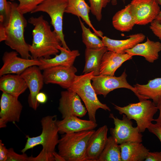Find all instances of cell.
Wrapping results in <instances>:
<instances>
[{
    "label": "cell",
    "mask_w": 161,
    "mask_h": 161,
    "mask_svg": "<svg viewBox=\"0 0 161 161\" xmlns=\"http://www.w3.org/2000/svg\"><path fill=\"white\" fill-rule=\"evenodd\" d=\"M77 69L70 66H57L47 68L42 73L44 83L56 84L67 89L72 85L75 79Z\"/></svg>",
    "instance_id": "cell-11"
},
{
    "label": "cell",
    "mask_w": 161,
    "mask_h": 161,
    "mask_svg": "<svg viewBox=\"0 0 161 161\" xmlns=\"http://www.w3.org/2000/svg\"><path fill=\"white\" fill-rule=\"evenodd\" d=\"M134 86L140 95L147 99H152L155 104L161 96V78L149 80L145 85L136 83Z\"/></svg>",
    "instance_id": "cell-27"
},
{
    "label": "cell",
    "mask_w": 161,
    "mask_h": 161,
    "mask_svg": "<svg viewBox=\"0 0 161 161\" xmlns=\"http://www.w3.org/2000/svg\"><path fill=\"white\" fill-rule=\"evenodd\" d=\"M132 56L125 53H120L107 51L103 55L100 68L99 75L114 76L116 70Z\"/></svg>",
    "instance_id": "cell-18"
},
{
    "label": "cell",
    "mask_w": 161,
    "mask_h": 161,
    "mask_svg": "<svg viewBox=\"0 0 161 161\" xmlns=\"http://www.w3.org/2000/svg\"><path fill=\"white\" fill-rule=\"evenodd\" d=\"M57 124L58 132L61 134L93 130L97 126L95 122L82 120L74 116L66 117L61 120H57Z\"/></svg>",
    "instance_id": "cell-19"
},
{
    "label": "cell",
    "mask_w": 161,
    "mask_h": 161,
    "mask_svg": "<svg viewBox=\"0 0 161 161\" xmlns=\"http://www.w3.org/2000/svg\"><path fill=\"white\" fill-rule=\"evenodd\" d=\"M156 105L157 106L158 109L159 110L160 114L158 118L155 119V121L157 123L161 125V96L157 100Z\"/></svg>",
    "instance_id": "cell-40"
},
{
    "label": "cell",
    "mask_w": 161,
    "mask_h": 161,
    "mask_svg": "<svg viewBox=\"0 0 161 161\" xmlns=\"http://www.w3.org/2000/svg\"><path fill=\"white\" fill-rule=\"evenodd\" d=\"M41 70L38 66H33L27 68L20 74L30 91L28 98L29 106L34 110L37 109L39 104L36 96L44 83Z\"/></svg>",
    "instance_id": "cell-15"
},
{
    "label": "cell",
    "mask_w": 161,
    "mask_h": 161,
    "mask_svg": "<svg viewBox=\"0 0 161 161\" xmlns=\"http://www.w3.org/2000/svg\"><path fill=\"white\" fill-rule=\"evenodd\" d=\"M108 131L106 125L95 131L88 142L85 155V161H97L106 144Z\"/></svg>",
    "instance_id": "cell-16"
},
{
    "label": "cell",
    "mask_w": 161,
    "mask_h": 161,
    "mask_svg": "<svg viewBox=\"0 0 161 161\" xmlns=\"http://www.w3.org/2000/svg\"><path fill=\"white\" fill-rule=\"evenodd\" d=\"M59 45L58 49L60 52L59 55H56L52 58H41L38 59L41 64L38 66L41 70H44L50 67L63 66H73L76 58L80 55L78 50H71Z\"/></svg>",
    "instance_id": "cell-17"
},
{
    "label": "cell",
    "mask_w": 161,
    "mask_h": 161,
    "mask_svg": "<svg viewBox=\"0 0 161 161\" xmlns=\"http://www.w3.org/2000/svg\"><path fill=\"white\" fill-rule=\"evenodd\" d=\"M161 51V43L151 40L147 37L144 43H139L133 48L126 50L125 53L132 56L140 55L144 57L150 63L158 59L159 52Z\"/></svg>",
    "instance_id": "cell-21"
},
{
    "label": "cell",
    "mask_w": 161,
    "mask_h": 161,
    "mask_svg": "<svg viewBox=\"0 0 161 161\" xmlns=\"http://www.w3.org/2000/svg\"><path fill=\"white\" fill-rule=\"evenodd\" d=\"M107 51L105 46L96 49L86 48L85 52V65L83 73L86 74L93 72L94 76L99 75L102 57Z\"/></svg>",
    "instance_id": "cell-26"
},
{
    "label": "cell",
    "mask_w": 161,
    "mask_h": 161,
    "mask_svg": "<svg viewBox=\"0 0 161 161\" xmlns=\"http://www.w3.org/2000/svg\"><path fill=\"white\" fill-rule=\"evenodd\" d=\"M129 38L124 40L113 39L106 36L101 37L104 46L108 51L120 53H125V51L131 49L137 44L143 42L145 36L140 33L129 35Z\"/></svg>",
    "instance_id": "cell-20"
},
{
    "label": "cell",
    "mask_w": 161,
    "mask_h": 161,
    "mask_svg": "<svg viewBox=\"0 0 161 161\" xmlns=\"http://www.w3.org/2000/svg\"><path fill=\"white\" fill-rule=\"evenodd\" d=\"M54 161H65V160L58 153L55 151L52 153Z\"/></svg>",
    "instance_id": "cell-41"
},
{
    "label": "cell",
    "mask_w": 161,
    "mask_h": 161,
    "mask_svg": "<svg viewBox=\"0 0 161 161\" xmlns=\"http://www.w3.org/2000/svg\"><path fill=\"white\" fill-rule=\"evenodd\" d=\"M10 16L4 27L5 44L25 59L31 58L30 44L26 42L24 33L27 26V20L17 9L18 4L8 1Z\"/></svg>",
    "instance_id": "cell-2"
},
{
    "label": "cell",
    "mask_w": 161,
    "mask_h": 161,
    "mask_svg": "<svg viewBox=\"0 0 161 161\" xmlns=\"http://www.w3.org/2000/svg\"><path fill=\"white\" fill-rule=\"evenodd\" d=\"M118 0H112L111 3L112 5H115L117 4V1ZM126 0H122L123 2H125Z\"/></svg>",
    "instance_id": "cell-43"
},
{
    "label": "cell",
    "mask_w": 161,
    "mask_h": 161,
    "mask_svg": "<svg viewBox=\"0 0 161 161\" xmlns=\"http://www.w3.org/2000/svg\"><path fill=\"white\" fill-rule=\"evenodd\" d=\"M28 158L25 153L19 154L16 153L13 148L8 149L6 161H28Z\"/></svg>",
    "instance_id": "cell-34"
},
{
    "label": "cell",
    "mask_w": 161,
    "mask_h": 161,
    "mask_svg": "<svg viewBox=\"0 0 161 161\" xmlns=\"http://www.w3.org/2000/svg\"><path fill=\"white\" fill-rule=\"evenodd\" d=\"M113 104L120 114H124L129 120H135L140 132H144L152 122L155 121L153 117L158 110L155 104L148 99L136 103H130L123 107Z\"/></svg>",
    "instance_id": "cell-6"
},
{
    "label": "cell",
    "mask_w": 161,
    "mask_h": 161,
    "mask_svg": "<svg viewBox=\"0 0 161 161\" xmlns=\"http://www.w3.org/2000/svg\"><path fill=\"white\" fill-rule=\"evenodd\" d=\"M16 97L2 92L0 100V128L6 126L8 122H18L23 106Z\"/></svg>",
    "instance_id": "cell-14"
},
{
    "label": "cell",
    "mask_w": 161,
    "mask_h": 161,
    "mask_svg": "<svg viewBox=\"0 0 161 161\" xmlns=\"http://www.w3.org/2000/svg\"><path fill=\"white\" fill-rule=\"evenodd\" d=\"M119 145L122 161H144L149 152L141 143L128 142Z\"/></svg>",
    "instance_id": "cell-24"
},
{
    "label": "cell",
    "mask_w": 161,
    "mask_h": 161,
    "mask_svg": "<svg viewBox=\"0 0 161 161\" xmlns=\"http://www.w3.org/2000/svg\"><path fill=\"white\" fill-rule=\"evenodd\" d=\"M147 129L149 132L156 136L161 143V125L157 123L156 124L152 123Z\"/></svg>",
    "instance_id": "cell-36"
},
{
    "label": "cell",
    "mask_w": 161,
    "mask_h": 161,
    "mask_svg": "<svg viewBox=\"0 0 161 161\" xmlns=\"http://www.w3.org/2000/svg\"><path fill=\"white\" fill-rule=\"evenodd\" d=\"M123 116L122 120H120L113 114H110L109 117L113 119L115 126L110 129L111 136L119 145L128 142L141 143L143 135L138 127H133L131 120L126 115L123 114Z\"/></svg>",
    "instance_id": "cell-9"
},
{
    "label": "cell",
    "mask_w": 161,
    "mask_h": 161,
    "mask_svg": "<svg viewBox=\"0 0 161 161\" xmlns=\"http://www.w3.org/2000/svg\"><path fill=\"white\" fill-rule=\"evenodd\" d=\"M36 99L39 103L44 104L47 102V97L44 93L39 92L36 96Z\"/></svg>",
    "instance_id": "cell-39"
},
{
    "label": "cell",
    "mask_w": 161,
    "mask_h": 161,
    "mask_svg": "<svg viewBox=\"0 0 161 161\" xmlns=\"http://www.w3.org/2000/svg\"><path fill=\"white\" fill-rule=\"evenodd\" d=\"M8 153L7 149L4 144L0 140V161H6Z\"/></svg>",
    "instance_id": "cell-38"
},
{
    "label": "cell",
    "mask_w": 161,
    "mask_h": 161,
    "mask_svg": "<svg viewBox=\"0 0 161 161\" xmlns=\"http://www.w3.org/2000/svg\"><path fill=\"white\" fill-rule=\"evenodd\" d=\"M13 1L14 0H10ZM19 2L17 9L23 15L31 13L45 0H17Z\"/></svg>",
    "instance_id": "cell-30"
},
{
    "label": "cell",
    "mask_w": 161,
    "mask_h": 161,
    "mask_svg": "<svg viewBox=\"0 0 161 161\" xmlns=\"http://www.w3.org/2000/svg\"><path fill=\"white\" fill-rule=\"evenodd\" d=\"M57 120L56 115L43 117L41 121L42 128L41 134L32 137L27 135L26 143L21 152L25 153L28 150L38 145H42V149L49 152L52 153L55 151L59 140Z\"/></svg>",
    "instance_id": "cell-5"
},
{
    "label": "cell",
    "mask_w": 161,
    "mask_h": 161,
    "mask_svg": "<svg viewBox=\"0 0 161 161\" xmlns=\"http://www.w3.org/2000/svg\"><path fill=\"white\" fill-rule=\"evenodd\" d=\"M129 4L137 25L150 24L156 20L161 11L156 0H132Z\"/></svg>",
    "instance_id": "cell-10"
},
{
    "label": "cell",
    "mask_w": 161,
    "mask_h": 161,
    "mask_svg": "<svg viewBox=\"0 0 161 161\" xmlns=\"http://www.w3.org/2000/svg\"><path fill=\"white\" fill-rule=\"evenodd\" d=\"M67 0H45L31 13L42 12L47 13L51 19V24L57 35L62 47L70 49L65 40L63 32V18L67 6Z\"/></svg>",
    "instance_id": "cell-7"
},
{
    "label": "cell",
    "mask_w": 161,
    "mask_h": 161,
    "mask_svg": "<svg viewBox=\"0 0 161 161\" xmlns=\"http://www.w3.org/2000/svg\"><path fill=\"white\" fill-rule=\"evenodd\" d=\"M28 22L34 26L32 43L30 45L31 58H49L51 55H57L60 51L58 47L61 45V41L55 32L51 30V26L43 16L31 17Z\"/></svg>",
    "instance_id": "cell-1"
},
{
    "label": "cell",
    "mask_w": 161,
    "mask_h": 161,
    "mask_svg": "<svg viewBox=\"0 0 161 161\" xmlns=\"http://www.w3.org/2000/svg\"><path fill=\"white\" fill-rule=\"evenodd\" d=\"M94 130L64 134L58 144V153L65 161H85L89 140Z\"/></svg>",
    "instance_id": "cell-3"
},
{
    "label": "cell",
    "mask_w": 161,
    "mask_h": 161,
    "mask_svg": "<svg viewBox=\"0 0 161 161\" xmlns=\"http://www.w3.org/2000/svg\"><path fill=\"white\" fill-rule=\"evenodd\" d=\"M144 161H161V151L149 152Z\"/></svg>",
    "instance_id": "cell-37"
},
{
    "label": "cell",
    "mask_w": 161,
    "mask_h": 161,
    "mask_svg": "<svg viewBox=\"0 0 161 161\" xmlns=\"http://www.w3.org/2000/svg\"><path fill=\"white\" fill-rule=\"evenodd\" d=\"M61 96L58 109L62 118L72 116L82 117L86 115V109L76 93L68 89L61 92Z\"/></svg>",
    "instance_id": "cell-13"
},
{
    "label": "cell",
    "mask_w": 161,
    "mask_h": 161,
    "mask_svg": "<svg viewBox=\"0 0 161 161\" xmlns=\"http://www.w3.org/2000/svg\"><path fill=\"white\" fill-rule=\"evenodd\" d=\"M157 2L159 4L161 5V0H156ZM156 20L159 23L161 24V10Z\"/></svg>",
    "instance_id": "cell-42"
},
{
    "label": "cell",
    "mask_w": 161,
    "mask_h": 161,
    "mask_svg": "<svg viewBox=\"0 0 161 161\" xmlns=\"http://www.w3.org/2000/svg\"><path fill=\"white\" fill-rule=\"evenodd\" d=\"M90 4L92 13L98 21L102 18V9L105 7L111 0H88Z\"/></svg>",
    "instance_id": "cell-31"
},
{
    "label": "cell",
    "mask_w": 161,
    "mask_h": 161,
    "mask_svg": "<svg viewBox=\"0 0 161 161\" xmlns=\"http://www.w3.org/2000/svg\"><path fill=\"white\" fill-rule=\"evenodd\" d=\"M16 51L5 52L3 56V65L0 69V76L7 74H21L27 68L33 66H39L38 59H25L18 56Z\"/></svg>",
    "instance_id": "cell-12"
},
{
    "label": "cell",
    "mask_w": 161,
    "mask_h": 161,
    "mask_svg": "<svg viewBox=\"0 0 161 161\" xmlns=\"http://www.w3.org/2000/svg\"><path fill=\"white\" fill-rule=\"evenodd\" d=\"M97 161H122L120 147L112 136L108 138Z\"/></svg>",
    "instance_id": "cell-28"
},
{
    "label": "cell",
    "mask_w": 161,
    "mask_h": 161,
    "mask_svg": "<svg viewBox=\"0 0 161 161\" xmlns=\"http://www.w3.org/2000/svg\"><path fill=\"white\" fill-rule=\"evenodd\" d=\"M82 30V39L83 43L86 48L91 49H96L104 46L102 40L95 33H93L89 28L86 27L79 18Z\"/></svg>",
    "instance_id": "cell-29"
},
{
    "label": "cell",
    "mask_w": 161,
    "mask_h": 161,
    "mask_svg": "<svg viewBox=\"0 0 161 161\" xmlns=\"http://www.w3.org/2000/svg\"><path fill=\"white\" fill-rule=\"evenodd\" d=\"M127 77L125 70L119 77L99 75L93 76L91 83L97 95H102L104 97L115 89L125 88L132 91L140 101L147 99L140 95L134 87L129 84L126 80Z\"/></svg>",
    "instance_id": "cell-8"
},
{
    "label": "cell",
    "mask_w": 161,
    "mask_h": 161,
    "mask_svg": "<svg viewBox=\"0 0 161 161\" xmlns=\"http://www.w3.org/2000/svg\"><path fill=\"white\" fill-rule=\"evenodd\" d=\"M150 24L149 27L150 30L161 41V24L155 20Z\"/></svg>",
    "instance_id": "cell-35"
},
{
    "label": "cell",
    "mask_w": 161,
    "mask_h": 161,
    "mask_svg": "<svg viewBox=\"0 0 161 161\" xmlns=\"http://www.w3.org/2000/svg\"><path fill=\"white\" fill-rule=\"evenodd\" d=\"M93 76V72L80 75H76L72 85L69 89L76 93L83 101L89 120L96 122L95 115L97 110L100 108L109 111L111 110L106 104L101 103L98 99L91 83Z\"/></svg>",
    "instance_id": "cell-4"
},
{
    "label": "cell",
    "mask_w": 161,
    "mask_h": 161,
    "mask_svg": "<svg viewBox=\"0 0 161 161\" xmlns=\"http://www.w3.org/2000/svg\"><path fill=\"white\" fill-rule=\"evenodd\" d=\"M10 8L7 0H0V26L4 27L8 23L10 16Z\"/></svg>",
    "instance_id": "cell-32"
},
{
    "label": "cell",
    "mask_w": 161,
    "mask_h": 161,
    "mask_svg": "<svg viewBox=\"0 0 161 161\" xmlns=\"http://www.w3.org/2000/svg\"><path fill=\"white\" fill-rule=\"evenodd\" d=\"M0 77V90L3 92L18 97L28 88L20 75L7 74Z\"/></svg>",
    "instance_id": "cell-22"
},
{
    "label": "cell",
    "mask_w": 161,
    "mask_h": 161,
    "mask_svg": "<svg viewBox=\"0 0 161 161\" xmlns=\"http://www.w3.org/2000/svg\"><path fill=\"white\" fill-rule=\"evenodd\" d=\"M28 161H54L52 153L42 149L36 157H29Z\"/></svg>",
    "instance_id": "cell-33"
},
{
    "label": "cell",
    "mask_w": 161,
    "mask_h": 161,
    "mask_svg": "<svg viewBox=\"0 0 161 161\" xmlns=\"http://www.w3.org/2000/svg\"><path fill=\"white\" fill-rule=\"evenodd\" d=\"M112 24L115 29L121 32H128L132 29L136 23L129 4L115 13Z\"/></svg>",
    "instance_id": "cell-25"
},
{
    "label": "cell",
    "mask_w": 161,
    "mask_h": 161,
    "mask_svg": "<svg viewBox=\"0 0 161 161\" xmlns=\"http://www.w3.org/2000/svg\"><path fill=\"white\" fill-rule=\"evenodd\" d=\"M68 3L65 13L71 14L81 18L99 37L103 36V32L96 30L93 26L89 17L90 7L85 0H67Z\"/></svg>",
    "instance_id": "cell-23"
}]
</instances>
